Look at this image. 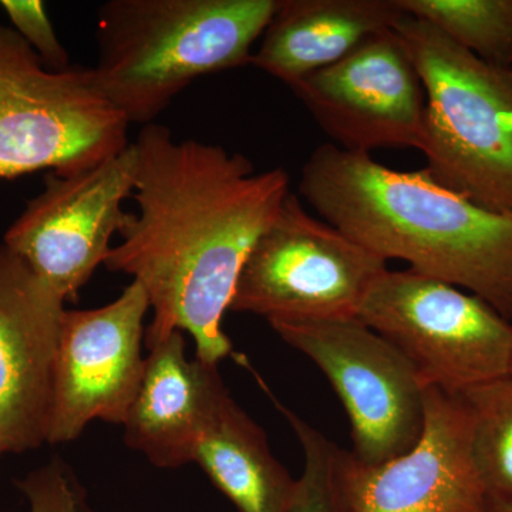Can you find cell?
<instances>
[{
    "mask_svg": "<svg viewBox=\"0 0 512 512\" xmlns=\"http://www.w3.org/2000/svg\"><path fill=\"white\" fill-rule=\"evenodd\" d=\"M133 146L138 212L104 266L143 286L153 313L147 348L184 330L195 357L218 366L232 352L222 318L242 266L284 207L291 178L284 168L258 173L244 154L177 140L156 123Z\"/></svg>",
    "mask_w": 512,
    "mask_h": 512,
    "instance_id": "6da1fadb",
    "label": "cell"
},
{
    "mask_svg": "<svg viewBox=\"0 0 512 512\" xmlns=\"http://www.w3.org/2000/svg\"><path fill=\"white\" fill-rule=\"evenodd\" d=\"M299 192L322 220L382 256L457 286L512 320V215L485 210L426 168L396 171L370 154L323 144Z\"/></svg>",
    "mask_w": 512,
    "mask_h": 512,
    "instance_id": "7a4b0ae2",
    "label": "cell"
},
{
    "mask_svg": "<svg viewBox=\"0 0 512 512\" xmlns=\"http://www.w3.org/2000/svg\"><path fill=\"white\" fill-rule=\"evenodd\" d=\"M281 0H110L97 15L93 80L148 126L194 80L251 64Z\"/></svg>",
    "mask_w": 512,
    "mask_h": 512,
    "instance_id": "3957f363",
    "label": "cell"
},
{
    "mask_svg": "<svg viewBox=\"0 0 512 512\" xmlns=\"http://www.w3.org/2000/svg\"><path fill=\"white\" fill-rule=\"evenodd\" d=\"M393 32L426 94L417 150L427 173L485 210L512 215V69L484 62L406 13Z\"/></svg>",
    "mask_w": 512,
    "mask_h": 512,
    "instance_id": "277c9868",
    "label": "cell"
},
{
    "mask_svg": "<svg viewBox=\"0 0 512 512\" xmlns=\"http://www.w3.org/2000/svg\"><path fill=\"white\" fill-rule=\"evenodd\" d=\"M128 126L97 89L92 69L52 72L0 23V180L86 170L130 146Z\"/></svg>",
    "mask_w": 512,
    "mask_h": 512,
    "instance_id": "5b68a950",
    "label": "cell"
},
{
    "mask_svg": "<svg viewBox=\"0 0 512 512\" xmlns=\"http://www.w3.org/2000/svg\"><path fill=\"white\" fill-rule=\"evenodd\" d=\"M357 318L399 350L426 386L458 394L510 375L511 320L473 293L413 269L383 272Z\"/></svg>",
    "mask_w": 512,
    "mask_h": 512,
    "instance_id": "8992f818",
    "label": "cell"
},
{
    "mask_svg": "<svg viewBox=\"0 0 512 512\" xmlns=\"http://www.w3.org/2000/svg\"><path fill=\"white\" fill-rule=\"evenodd\" d=\"M387 261L289 194L249 252L229 311L276 320L357 318Z\"/></svg>",
    "mask_w": 512,
    "mask_h": 512,
    "instance_id": "52a82bcc",
    "label": "cell"
},
{
    "mask_svg": "<svg viewBox=\"0 0 512 512\" xmlns=\"http://www.w3.org/2000/svg\"><path fill=\"white\" fill-rule=\"evenodd\" d=\"M269 325L325 373L348 413L353 457L377 466L402 456L426 424V384L412 363L359 318Z\"/></svg>",
    "mask_w": 512,
    "mask_h": 512,
    "instance_id": "ba28073f",
    "label": "cell"
},
{
    "mask_svg": "<svg viewBox=\"0 0 512 512\" xmlns=\"http://www.w3.org/2000/svg\"><path fill=\"white\" fill-rule=\"evenodd\" d=\"M137 154L133 143L101 163L72 174L49 173L45 190L10 225L3 244L47 282L64 302L76 301L104 265L111 239L130 218Z\"/></svg>",
    "mask_w": 512,
    "mask_h": 512,
    "instance_id": "9c48e42d",
    "label": "cell"
},
{
    "mask_svg": "<svg viewBox=\"0 0 512 512\" xmlns=\"http://www.w3.org/2000/svg\"><path fill=\"white\" fill-rule=\"evenodd\" d=\"M148 312L137 281L106 306L63 312L46 443H70L94 420L123 426L146 367Z\"/></svg>",
    "mask_w": 512,
    "mask_h": 512,
    "instance_id": "30bf717a",
    "label": "cell"
},
{
    "mask_svg": "<svg viewBox=\"0 0 512 512\" xmlns=\"http://www.w3.org/2000/svg\"><path fill=\"white\" fill-rule=\"evenodd\" d=\"M292 90L333 146L363 154L419 147L426 94L393 29L369 37Z\"/></svg>",
    "mask_w": 512,
    "mask_h": 512,
    "instance_id": "8fae6325",
    "label": "cell"
},
{
    "mask_svg": "<svg viewBox=\"0 0 512 512\" xmlns=\"http://www.w3.org/2000/svg\"><path fill=\"white\" fill-rule=\"evenodd\" d=\"M349 512H488L471 451V417L458 394L426 387V424L416 446L377 466L340 451Z\"/></svg>",
    "mask_w": 512,
    "mask_h": 512,
    "instance_id": "7c38bea8",
    "label": "cell"
},
{
    "mask_svg": "<svg viewBox=\"0 0 512 512\" xmlns=\"http://www.w3.org/2000/svg\"><path fill=\"white\" fill-rule=\"evenodd\" d=\"M64 299L0 245V441L22 454L46 443Z\"/></svg>",
    "mask_w": 512,
    "mask_h": 512,
    "instance_id": "4fadbf2b",
    "label": "cell"
},
{
    "mask_svg": "<svg viewBox=\"0 0 512 512\" xmlns=\"http://www.w3.org/2000/svg\"><path fill=\"white\" fill-rule=\"evenodd\" d=\"M148 350L140 389L123 423L124 440L156 467H183L194 463L227 387L217 365L188 359L180 330Z\"/></svg>",
    "mask_w": 512,
    "mask_h": 512,
    "instance_id": "5bb4252c",
    "label": "cell"
},
{
    "mask_svg": "<svg viewBox=\"0 0 512 512\" xmlns=\"http://www.w3.org/2000/svg\"><path fill=\"white\" fill-rule=\"evenodd\" d=\"M403 15L396 0H281L251 64L292 89Z\"/></svg>",
    "mask_w": 512,
    "mask_h": 512,
    "instance_id": "9a60e30c",
    "label": "cell"
},
{
    "mask_svg": "<svg viewBox=\"0 0 512 512\" xmlns=\"http://www.w3.org/2000/svg\"><path fill=\"white\" fill-rule=\"evenodd\" d=\"M194 463L239 512H289L298 480L271 453L264 430L228 390L202 434Z\"/></svg>",
    "mask_w": 512,
    "mask_h": 512,
    "instance_id": "2e32d148",
    "label": "cell"
},
{
    "mask_svg": "<svg viewBox=\"0 0 512 512\" xmlns=\"http://www.w3.org/2000/svg\"><path fill=\"white\" fill-rule=\"evenodd\" d=\"M484 62L512 69V0H396Z\"/></svg>",
    "mask_w": 512,
    "mask_h": 512,
    "instance_id": "e0dca14e",
    "label": "cell"
},
{
    "mask_svg": "<svg viewBox=\"0 0 512 512\" xmlns=\"http://www.w3.org/2000/svg\"><path fill=\"white\" fill-rule=\"evenodd\" d=\"M471 417V451L488 501L512 504V376L458 393Z\"/></svg>",
    "mask_w": 512,
    "mask_h": 512,
    "instance_id": "ac0fdd59",
    "label": "cell"
},
{
    "mask_svg": "<svg viewBox=\"0 0 512 512\" xmlns=\"http://www.w3.org/2000/svg\"><path fill=\"white\" fill-rule=\"evenodd\" d=\"M265 392L272 396L271 390ZM272 400L291 424L303 451L302 476L289 512H349L340 481L342 448L286 409L275 397Z\"/></svg>",
    "mask_w": 512,
    "mask_h": 512,
    "instance_id": "d6986e66",
    "label": "cell"
},
{
    "mask_svg": "<svg viewBox=\"0 0 512 512\" xmlns=\"http://www.w3.org/2000/svg\"><path fill=\"white\" fill-rule=\"evenodd\" d=\"M29 512H94L86 488L67 463L52 458L19 480Z\"/></svg>",
    "mask_w": 512,
    "mask_h": 512,
    "instance_id": "ffe728a7",
    "label": "cell"
},
{
    "mask_svg": "<svg viewBox=\"0 0 512 512\" xmlns=\"http://www.w3.org/2000/svg\"><path fill=\"white\" fill-rule=\"evenodd\" d=\"M12 28L40 57L47 69L64 72L72 67L69 52L64 49L50 22L45 3L40 0H2Z\"/></svg>",
    "mask_w": 512,
    "mask_h": 512,
    "instance_id": "44dd1931",
    "label": "cell"
},
{
    "mask_svg": "<svg viewBox=\"0 0 512 512\" xmlns=\"http://www.w3.org/2000/svg\"><path fill=\"white\" fill-rule=\"evenodd\" d=\"M488 512H512V504L490 501V504H488Z\"/></svg>",
    "mask_w": 512,
    "mask_h": 512,
    "instance_id": "7402d4cb",
    "label": "cell"
},
{
    "mask_svg": "<svg viewBox=\"0 0 512 512\" xmlns=\"http://www.w3.org/2000/svg\"><path fill=\"white\" fill-rule=\"evenodd\" d=\"M3 454H5V448H3L2 441H0V458H2Z\"/></svg>",
    "mask_w": 512,
    "mask_h": 512,
    "instance_id": "603a6c76",
    "label": "cell"
},
{
    "mask_svg": "<svg viewBox=\"0 0 512 512\" xmlns=\"http://www.w3.org/2000/svg\"><path fill=\"white\" fill-rule=\"evenodd\" d=\"M510 375L512 376V360H511V369H510Z\"/></svg>",
    "mask_w": 512,
    "mask_h": 512,
    "instance_id": "cb8c5ba5",
    "label": "cell"
}]
</instances>
